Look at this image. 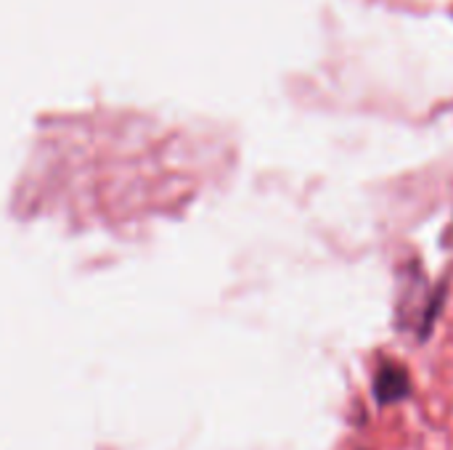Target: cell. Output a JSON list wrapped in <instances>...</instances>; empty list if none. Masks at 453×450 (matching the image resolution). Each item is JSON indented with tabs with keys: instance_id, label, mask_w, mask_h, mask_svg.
<instances>
[{
	"instance_id": "cell-1",
	"label": "cell",
	"mask_w": 453,
	"mask_h": 450,
	"mask_svg": "<svg viewBox=\"0 0 453 450\" xmlns=\"http://www.w3.org/2000/svg\"><path fill=\"white\" fill-rule=\"evenodd\" d=\"M411 393V379L409 371L398 363H382L377 377H374V398L380 406H393L406 400Z\"/></svg>"
}]
</instances>
